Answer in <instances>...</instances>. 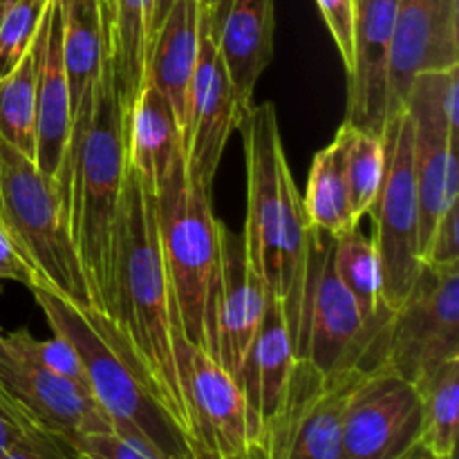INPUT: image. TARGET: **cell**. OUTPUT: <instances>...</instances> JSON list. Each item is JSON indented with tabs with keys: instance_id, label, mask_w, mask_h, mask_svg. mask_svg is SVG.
Returning a JSON list of instances; mask_svg holds the SVG:
<instances>
[{
	"instance_id": "obj_38",
	"label": "cell",
	"mask_w": 459,
	"mask_h": 459,
	"mask_svg": "<svg viewBox=\"0 0 459 459\" xmlns=\"http://www.w3.org/2000/svg\"><path fill=\"white\" fill-rule=\"evenodd\" d=\"M193 459H264V453L260 451V446H254L251 444L245 453H238V455H218V453H211L206 448L197 446V444H191Z\"/></svg>"
},
{
	"instance_id": "obj_5",
	"label": "cell",
	"mask_w": 459,
	"mask_h": 459,
	"mask_svg": "<svg viewBox=\"0 0 459 459\" xmlns=\"http://www.w3.org/2000/svg\"><path fill=\"white\" fill-rule=\"evenodd\" d=\"M336 238L312 227L299 321L291 332L294 359H307L321 375L370 372L384 366L385 330L393 314L363 316L334 272Z\"/></svg>"
},
{
	"instance_id": "obj_29",
	"label": "cell",
	"mask_w": 459,
	"mask_h": 459,
	"mask_svg": "<svg viewBox=\"0 0 459 459\" xmlns=\"http://www.w3.org/2000/svg\"><path fill=\"white\" fill-rule=\"evenodd\" d=\"M345 128V179H348L350 204L354 218L361 220L368 215L381 179H384V134L359 130L343 124Z\"/></svg>"
},
{
	"instance_id": "obj_17",
	"label": "cell",
	"mask_w": 459,
	"mask_h": 459,
	"mask_svg": "<svg viewBox=\"0 0 459 459\" xmlns=\"http://www.w3.org/2000/svg\"><path fill=\"white\" fill-rule=\"evenodd\" d=\"M222 245V290L218 307V361L240 381L249 350L258 334L267 305V285L249 267L242 233H233L220 222Z\"/></svg>"
},
{
	"instance_id": "obj_24",
	"label": "cell",
	"mask_w": 459,
	"mask_h": 459,
	"mask_svg": "<svg viewBox=\"0 0 459 459\" xmlns=\"http://www.w3.org/2000/svg\"><path fill=\"white\" fill-rule=\"evenodd\" d=\"M303 209L309 224L318 231L341 238L359 227L350 204L348 179H345V128L314 155L305 188Z\"/></svg>"
},
{
	"instance_id": "obj_19",
	"label": "cell",
	"mask_w": 459,
	"mask_h": 459,
	"mask_svg": "<svg viewBox=\"0 0 459 459\" xmlns=\"http://www.w3.org/2000/svg\"><path fill=\"white\" fill-rule=\"evenodd\" d=\"M45 36L36 76V155L34 164L56 182L72 130L70 85L63 58L61 3L49 0L43 18Z\"/></svg>"
},
{
	"instance_id": "obj_16",
	"label": "cell",
	"mask_w": 459,
	"mask_h": 459,
	"mask_svg": "<svg viewBox=\"0 0 459 459\" xmlns=\"http://www.w3.org/2000/svg\"><path fill=\"white\" fill-rule=\"evenodd\" d=\"M399 0H354V56L348 72L345 124L384 134L388 119V56Z\"/></svg>"
},
{
	"instance_id": "obj_11",
	"label": "cell",
	"mask_w": 459,
	"mask_h": 459,
	"mask_svg": "<svg viewBox=\"0 0 459 459\" xmlns=\"http://www.w3.org/2000/svg\"><path fill=\"white\" fill-rule=\"evenodd\" d=\"M0 408L22 429L74 444L112 426L88 388L25 361L0 339Z\"/></svg>"
},
{
	"instance_id": "obj_42",
	"label": "cell",
	"mask_w": 459,
	"mask_h": 459,
	"mask_svg": "<svg viewBox=\"0 0 459 459\" xmlns=\"http://www.w3.org/2000/svg\"><path fill=\"white\" fill-rule=\"evenodd\" d=\"M72 459H92V457L83 455V453H76V455H74V457H72Z\"/></svg>"
},
{
	"instance_id": "obj_1",
	"label": "cell",
	"mask_w": 459,
	"mask_h": 459,
	"mask_svg": "<svg viewBox=\"0 0 459 459\" xmlns=\"http://www.w3.org/2000/svg\"><path fill=\"white\" fill-rule=\"evenodd\" d=\"M130 103L117 58L110 0H103V52L90 99L72 117L56 186L88 282L90 303L112 321L119 202L128 173Z\"/></svg>"
},
{
	"instance_id": "obj_33",
	"label": "cell",
	"mask_w": 459,
	"mask_h": 459,
	"mask_svg": "<svg viewBox=\"0 0 459 459\" xmlns=\"http://www.w3.org/2000/svg\"><path fill=\"white\" fill-rule=\"evenodd\" d=\"M459 204L444 211L430 236L429 247L424 251V263L435 267H446V264H459Z\"/></svg>"
},
{
	"instance_id": "obj_34",
	"label": "cell",
	"mask_w": 459,
	"mask_h": 459,
	"mask_svg": "<svg viewBox=\"0 0 459 459\" xmlns=\"http://www.w3.org/2000/svg\"><path fill=\"white\" fill-rule=\"evenodd\" d=\"M76 455L70 444L43 433V430L25 429L16 444L0 459H72Z\"/></svg>"
},
{
	"instance_id": "obj_13",
	"label": "cell",
	"mask_w": 459,
	"mask_h": 459,
	"mask_svg": "<svg viewBox=\"0 0 459 459\" xmlns=\"http://www.w3.org/2000/svg\"><path fill=\"white\" fill-rule=\"evenodd\" d=\"M173 352L188 411L191 444L218 455H238L251 446L247 402L222 363L173 330Z\"/></svg>"
},
{
	"instance_id": "obj_6",
	"label": "cell",
	"mask_w": 459,
	"mask_h": 459,
	"mask_svg": "<svg viewBox=\"0 0 459 459\" xmlns=\"http://www.w3.org/2000/svg\"><path fill=\"white\" fill-rule=\"evenodd\" d=\"M0 222L39 285L92 309L83 267L74 249L54 179L34 160L0 139Z\"/></svg>"
},
{
	"instance_id": "obj_35",
	"label": "cell",
	"mask_w": 459,
	"mask_h": 459,
	"mask_svg": "<svg viewBox=\"0 0 459 459\" xmlns=\"http://www.w3.org/2000/svg\"><path fill=\"white\" fill-rule=\"evenodd\" d=\"M74 451L92 459H157L151 453L134 446V444L126 442L124 437H119L112 430L110 433L85 435L74 444Z\"/></svg>"
},
{
	"instance_id": "obj_36",
	"label": "cell",
	"mask_w": 459,
	"mask_h": 459,
	"mask_svg": "<svg viewBox=\"0 0 459 459\" xmlns=\"http://www.w3.org/2000/svg\"><path fill=\"white\" fill-rule=\"evenodd\" d=\"M0 281L21 282L25 287L39 285V278L31 272L30 264L22 260V255L18 254L12 238L4 231L3 222H0Z\"/></svg>"
},
{
	"instance_id": "obj_28",
	"label": "cell",
	"mask_w": 459,
	"mask_h": 459,
	"mask_svg": "<svg viewBox=\"0 0 459 459\" xmlns=\"http://www.w3.org/2000/svg\"><path fill=\"white\" fill-rule=\"evenodd\" d=\"M152 3L155 0H110L117 58H119V70L130 103L137 97L143 83V74H146Z\"/></svg>"
},
{
	"instance_id": "obj_14",
	"label": "cell",
	"mask_w": 459,
	"mask_h": 459,
	"mask_svg": "<svg viewBox=\"0 0 459 459\" xmlns=\"http://www.w3.org/2000/svg\"><path fill=\"white\" fill-rule=\"evenodd\" d=\"M238 124H240V108H238L227 67L218 52L213 22L209 13L200 7L197 63L191 85V101H188L184 151H186L188 170L209 193L213 191L224 148Z\"/></svg>"
},
{
	"instance_id": "obj_18",
	"label": "cell",
	"mask_w": 459,
	"mask_h": 459,
	"mask_svg": "<svg viewBox=\"0 0 459 459\" xmlns=\"http://www.w3.org/2000/svg\"><path fill=\"white\" fill-rule=\"evenodd\" d=\"M209 18L242 119L254 106L255 85L272 61L276 0H224Z\"/></svg>"
},
{
	"instance_id": "obj_30",
	"label": "cell",
	"mask_w": 459,
	"mask_h": 459,
	"mask_svg": "<svg viewBox=\"0 0 459 459\" xmlns=\"http://www.w3.org/2000/svg\"><path fill=\"white\" fill-rule=\"evenodd\" d=\"M3 343L7 345L12 352L25 361L34 363V366L43 368V370L52 372V375L70 379L74 384L88 388V377H85V368L81 357L76 354L74 345L63 336L54 334V339L39 341L30 336L27 332H13V334H3Z\"/></svg>"
},
{
	"instance_id": "obj_43",
	"label": "cell",
	"mask_w": 459,
	"mask_h": 459,
	"mask_svg": "<svg viewBox=\"0 0 459 459\" xmlns=\"http://www.w3.org/2000/svg\"><path fill=\"white\" fill-rule=\"evenodd\" d=\"M0 339H3V332H0Z\"/></svg>"
},
{
	"instance_id": "obj_4",
	"label": "cell",
	"mask_w": 459,
	"mask_h": 459,
	"mask_svg": "<svg viewBox=\"0 0 459 459\" xmlns=\"http://www.w3.org/2000/svg\"><path fill=\"white\" fill-rule=\"evenodd\" d=\"M152 195L175 321L188 343L218 359L220 220L213 215L211 193L188 170L186 151L175 157Z\"/></svg>"
},
{
	"instance_id": "obj_26",
	"label": "cell",
	"mask_w": 459,
	"mask_h": 459,
	"mask_svg": "<svg viewBox=\"0 0 459 459\" xmlns=\"http://www.w3.org/2000/svg\"><path fill=\"white\" fill-rule=\"evenodd\" d=\"M43 36L45 27L40 22L39 34L22 61L0 79V139L30 160L36 155V76Z\"/></svg>"
},
{
	"instance_id": "obj_21",
	"label": "cell",
	"mask_w": 459,
	"mask_h": 459,
	"mask_svg": "<svg viewBox=\"0 0 459 459\" xmlns=\"http://www.w3.org/2000/svg\"><path fill=\"white\" fill-rule=\"evenodd\" d=\"M200 39V0H175L164 22L152 34L146 54V74L169 106L182 128V139L188 126L193 74L197 63Z\"/></svg>"
},
{
	"instance_id": "obj_27",
	"label": "cell",
	"mask_w": 459,
	"mask_h": 459,
	"mask_svg": "<svg viewBox=\"0 0 459 459\" xmlns=\"http://www.w3.org/2000/svg\"><path fill=\"white\" fill-rule=\"evenodd\" d=\"M332 260L336 276L354 296L368 321H375L381 314H393L381 305L379 258L372 238L359 233V229L336 238Z\"/></svg>"
},
{
	"instance_id": "obj_2",
	"label": "cell",
	"mask_w": 459,
	"mask_h": 459,
	"mask_svg": "<svg viewBox=\"0 0 459 459\" xmlns=\"http://www.w3.org/2000/svg\"><path fill=\"white\" fill-rule=\"evenodd\" d=\"M110 325L137 375L188 437L191 424L173 352L178 321L157 231L155 195L130 166L119 202Z\"/></svg>"
},
{
	"instance_id": "obj_41",
	"label": "cell",
	"mask_w": 459,
	"mask_h": 459,
	"mask_svg": "<svg viewBox=\"0 0 459 459\" xmlns=\"http://www.w3.org/2000/svg\"><path fill=\"white\" fill-rule=\"evenodd\" d=\"M406 459H433V457H430V455H426V453L421 451V448H417V451L412 453V455H408Z\"/></svg>"
},
{
	"instance_id": "obj_37",
	"label": "cell",
	"mask_w": 459,
	"mask_h": 459,
	"mask_svg": "<svg viewBox=\"0 0 459 459\" xmlns=\"http://www.w3.org/2000/svg\"><path fill=\"white\" fill-rule=\"evenodd\" d=\"M22 433H25V429L0 408V455H4L21 439Z\"/></svg>"
},
{
	"instance_id": "obj_40",
	"label": "cell",
	"mask_w": 459,
	"mask_h": 459,
	"mask_svg": "<svg viewBox=\"0 0 459 459\" xmlns=\"http://www.w3.org/2000/svg\"><path fill=\"white\" fill-rule=\"evenodd\" d=\"M224 4V0H200V7L206 9L209 13H215Z\"/></svg>"
},
{
	"instance_id": "obj_10",
	"label": "cell",
	"mask_w": 459,
	"mask_h": 459,
	"mask_svg": "<svg viewBox=\"0 0 459 459\" xmlns=\"http://www.w3.org/2000/svg\"><path fill=\"white\" fill-rule=\"evenodd\" d=\"M247 157V218L242 242L249 267L278 296L281 276V166L285 157L273 103L251 106L238 124Z\"/></svg>"
},
{
	"instance_id": "obj_39",
	"label": "cell",
	"mask_w": 459,
	"mask_h": 459,
	"mask_svg": "<svg viewBox=\"0 0 459 459\" xmlns=\"http://www.w3.org/2000/svg\"><path fill=\"white\" fill-rule=\"evenodd\" d=\"M173 3H175V0H155V3H152V18H151V39H152V34H155V31H157V27H160L161 22H164L166 13L170 12V7H173ZM148 45H151V40H148Z\"/></svg>"
},
{
	"instance_id": "obj_31",
	"label": "cell",
	"mask_w": 459,
	"mask_h": 459,
	"mask_svg": "<svg viewBox=\"0 0 459 459\" xmlns=\"http://www.w3.org/2000/svg\"><path fill=\"white\" fill-rule=\"evenodd\" d=\"M49 0H13L0 13V79L9 74L34 43Z\"/></svg>"
},
{
	"instance_id": "obj_25",
	"label": "cell",
	"mask_w": 459,
	"mask_h": 459,
	"mask_svg": "<svg viewBox=\"0 0 459 459\" xmlns=\"http://www.w3.org/2000/svg\"><path fill=\"white\" fill-rule=\"evenodd\" d=\"M421 402L420 448L433 459L455 455L459 421V359L442 363L415 381Z\"/></svg>"
},
{
	"instance_id": "obj_32",
	"label": "cell",
	"mask_w": 459,
	"mask_h": 459,
	"mask_svg": "<svg viewBox=\"0 0 459 459\" xmlns=\"http://www.w3.org/2000/svg\"><path fill=\"white\" fill-rule=\"evenodd\" d=\"M316 4L343 58L345 72H350L354 56V0H316Z\"/></svg>"
},
{
	"instance_id": "obj_15",
	"label": "cell",
	"mask_w": 459,
	"mask_h": 459,
	"mask_svg": "<svg viewBox=\"0 0 459 459\" xmlns=\"http://www.w3.org/2000/svg\"><path fill=\"white\" fill-rule=\"evenodd\" d=\"M453 65H459V0H399L388 56V117L406 110L417 74Z\"/></svg>"
},
{
	"instance_id": "obj_7",
	"label": "cell",
	"mask_w": 459,
	"mask_h": 459,
	"mask_svg": "<svg viewBox=\"0 0 459 459\" xmlns=\"http://www.w3.org/2000/svg\"><path fill=\"white\" fill-rule=\"evenodd\" d=\"M412 139L415 128L406 110L388 117L384 128V179L368 211L375 222L370 238L379 258L381 305L388 312L403 303L424 267Z\"/></svg>"
},
{
	"instance_id": "obj_12",
	"label": "cell",
	"mask_w": 459,
	"mask_h": 459,
	"mask_svg": "<svg viewBox=\"0 0 459 459\" xmlns=\"http://www.w3.org/2000/svg\"><path fill=\"white\" fill-rule=\"evenodd\" d=\"M421 402L415 384L388 366L361 372L343 406L350 459H406L420 448Z\"/></svg>"
},
{
	"instance_id": "obj_22",
	"label": "cell",
	"mask_w": 459,
	"mask_h": 459,
	"mask_svg": "<svg viewBox=\"0 0 459 459\" xmlns=\"http://www.w3.org/2000/svg\"><path fill=\"white\" fill-rule=\"evenodd\" d=\"M182 151V128L173 108L151 81H143L130 108L128 166L137 173L139 182L155 193Z\"/></svg>"
},
{
	"instance_id": "obj_3",
	"label": "cell",
	"mask_w": 459,
	"mask_h": 459,
	"mask_svg": "<svg viewBox=\"0 0 459 459\" xmlns=\"http://www.w3.org/2000/svg\"><path fill=\"white\" fill-rule=\"evenodd\" d=\"M30 290L54 334L74 345L90 394L110 421L112 433L157 459H193L186 433L137 375L110 321L49 287Z\"/></svg>"
},
{
	"instance_id": "obj_20",
	"label": "cell",
	"mask_w": 459,
	"mask_h": 459,
	"mask_svg": "<svg viewBox=\"0 0 459 459\" xmlns=\"http://www.w3.org/2000/svg\"><path fill=\"white\" fill-rule=\"evenodd\" d=\"M290 330H287L282 305L276 294L267 291L263 321L258 334L249 350L240 372L242 394L247 402V424H249V442L258 444L264 424L281 408L290 384L291 366H294Z\"/></svg>"
},
{
	"instance_id": "obj_8",
	"label": "cell",
	"mask_w": 459,
	"mask_h": 459,
	"mask_svg": "<svg viewBox=\"0 0 459 459\" xmlns=\"http://www.w3.org/2000/svg\"><path fill=\"white\" fill-rule=\"evenodd\" d=\"M361 372L325 377L307 359H296L281 408L264 424V459H350L343 442V406Z\"/></svg>"
},
{
	"instance_id": "obj_23",
	"label": "cell",
	"mask_w": 459,
	"mask_h": 459,
	"mask_svg": "<svg viewBox=\"0 0 459 459\" xmlns=\"http://www.w3.org/2000/svg\"><path fill=\"white\" fill-rule=\"evenodd\" d=\"M309 236L312 224L303 209V197L299 195L294 175L287 160L281 166V233H278V249H281V276H278V300L282 305L287 330L294 332L299 321L300 296H303L305 273L309 260Z\"/></svg>"
},
{
	"instance_id": "obj_9",
	"label": "cell",
	"mask_w": 459,
	"mask_h": 459,
	"mask_svg": "<svg viewBox=\"0 0 459 459\" xmlns=\"http://www.w3.org/2000/svg\"><path fill=\"white\" fill-rule=\"evenodd\" d=\"M459 359V264L421 267L385 330L384 366L412 381Z\"/></svg>"
}]
</instances>
